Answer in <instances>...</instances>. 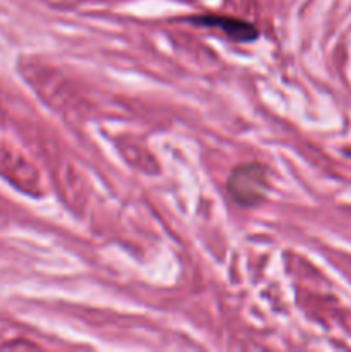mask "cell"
Segmentation results:
<instances>
[{"label": "cell", "instance_id": "cell-1", "mask_svg": "<svg viewBox=\"0 0 351 352\" xmlns=\"http://www.w3.org/2000/svg\"><path fill=\"white\" fill-rule=\"evenodd\" d=\"M227 191L240 205H257L267 191V172L258 164L240 165L227 179Z\"/></svg>", "mask_w": 351, "mask_h": 352}, {"label": "cell", "instance_id": "cell-2", "mask_svg": "<svg viewBox=\"0 0 351 352\" xmlns=\"http://www.w3.org/2000/svg\"><path fill=\"white\" fill-rule=\"evenodd\" d=\"M193 23L202 24V26H213L220 28L226 31L231 38L241 41H251L258 36V31L255 26H251L246 21L233 19V17H222V16H198L193 17Z\"/></svg>", "mask_w": 351, "mask_h": 352}]
</instances>
